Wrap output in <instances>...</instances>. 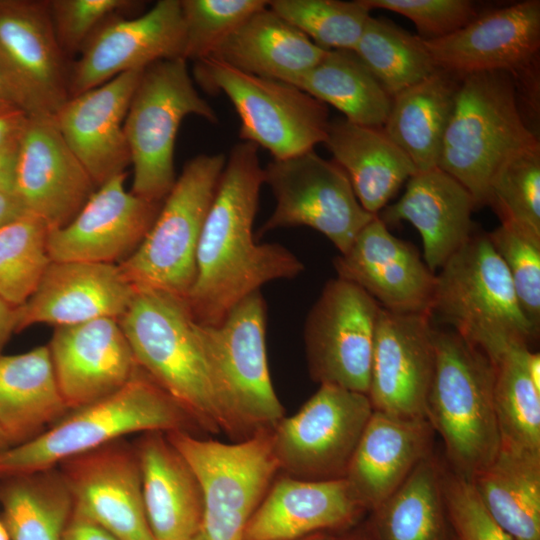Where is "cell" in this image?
<instances>
[{"label":"cell","mask_w":540,"mask_h":540,"mask_svg":"<svg viewBox=\"0 0 540 540\" xmlns=\"http://www.w3.org/2000/svg\"><path fill=\"white\" fill-rule=\"evenodd\" d=\"M72 513L57 467L0 476V516L9 540H62Z\"/></svg>","instance_id":"cell-36"},{"label":"cell","mask_w":540,"mask_h":540,"mask_svg":"<svg viewBox=\"0 0 540 540\" xmlns=\"http://www.w3.org/2000/svg\"><path fill=\"white\" fill-rule=\"evenodd\" d=\"M53 118L28 117L18 139L14 193L50 230L68 224L95 191Z\"/></svg>","instance_id":"cell-21"},{"label":"cell","mask_w":540,"mask_h":540,"mask_svg":"<svg viewBox=\"0 0 540 540\" xmlns=\"http://www.w3.org/2000/svg\"><path fill=\"white\" fill-rule=\"evenodd\" d=\"M538 139L520 110L514 77L503 71L460 78L438 167L456 179L476 207L486 205L490 182L512 154Z\"/></svg>","instance_id":"cell-6"},{"label":"cell","mask_w":540,"mask_h":540,"mask_svg":"<svg viewBox=\"0 0 540 540\" xmlns=\"http://www.w3.org/2000/svg\"><path fill=\"white\" fill-rule=\"evenodd\" d=\"M487 236L507 268L524 315L539 332L540 240L505 224Z\"/></svg>","instance_id":"cell-44"},{"label":"cell","mask_w":540,"mask_h":540,"mask_svg":"<svg viewBox=\"0 0 540 540\" xmlns=\"http://www.w3.org/2000/svg\"><path fill=\"white\" fill-rule=\"evenodd\" d=\"M118 321L138 366L195 425L211 433L238 436L220 398L197 322L184 298L135 288Z\"/></svg>","instance_id":"cell-2"},{"label":"cell","mask_w":540,"mask_h":540,"mask_svg":"<svg viewBox=\"0 0 540 540\" xmlns=\"http://www.w3.org/2000/svg\"><path fill=\"white\" fill-rule=\"evenodd\" d=\"M50 229L25 213L0 229V298L20 307L33 294L51 260Z\"/></svg>","instance_id":"cell-40"},{"label":"cell","mask_w":540,"mask_h":540,"mask_svg":"<svg viewBox=\"0 0 540 540\" xmlns=\"http://www.w3.org/2000/svg\"><path fill=\"white\" fill-rule=\"evenodd\" d=\"M184 48L180 0H160L137 17L114 16L89 38L69 69V98L123 73L184 58Z\"/></svg>","instance_id":"cell-17"},{"label":"cell","mask_w":540,"mask_h":540,"mask_svg":"<svg viewBox=\"0 0 540 540\" xmlns=\"http://www.w3.org/2000/svg\"><path fill=\"white\" fill-rule=\"evenodd\" d=\"M372 412L366 394L321 384L297 413L272 428L279 469L307 480L344 478Z\"/></svg>","instance_id":"cell-13"},{"label":"cell","mask_w":540,"mask_h":540,"mask_svg":"<svg viewBox=\"0 0 540 540\" xmlns=\"http://www.w3.org/2000/svg\"><path fill=\"white\" fill-rule=\"evenodd\" d=\"M327 51L267 6L247 18L209 56L243 72L295 85Z\"/></svg>","instance_id":"cell-30"},{"label":"cell","mask_w":540,"mask_h":540,"mask_svg":"<svg viewBox=\"0 0 540 540\" xmlns=\"http://www.w3.org/2000/svg\"><path fill=\"white\" fill-rule=\"evenodd\" d=\"M335 533L321 532L306 536L298 540H332Z\"/></svg>","instance_id":"cell-56"},{"label":"cell","mask_w":540,"mask_h":540,"mask_svg":"<svg viewBox=\"0 0 540 540\" xmlns=\"http://www.w3.org/2000/svg\"><path fill=\"white\" fill-rule=\"evenodd\" d=\"M442 469L431 452L392 495L371 511L369 523L378 540H452Z\"/></svg>","instance_id":"cell-35"},{"label":"cell","mask_w":540,"mask_h":540,"mask_svg":"<svg viewBox=\"0 0 540 540\" xmlns=\"http://www.w3.org/2000/svg\"><path fill=\"white\" fill-rule=\"evenodd\" d=\"M470 480L489 514L514 540H540V455L499 448Z\"/></svg>","instance_id":"cell-34"},{"label":"cell","mask_w":540,"mask_h":540,"mask_svg":"<svg viewBox=\"0 0 540 540\" xmlns=\"http://www.w3.org/2000/svg\"><path fill=\"white\" fill-rule=\"evenodd\" d=\"M25 213L14 192H0V229Z\"/></svg>","instance_id":"cell-51"},{"label":"cell","mask_w":540,"mask_h":540,"mask_svg":"<svg viewBox=\"0 0 540 540\" xmlns=\"http://www.w3.org/2000/svg\"><path fill=\"white\" fill-rule=\"evenodd\" d=\"M264 183L271 188L276 204L259 235L278 228L308 226L344 254L376 216L361 206L344 170L314 150L273 159L264 168Z\"/></svg>","instance_id":"cell-12"},{"label":"cell","mask_w":540,"mask_h":540,"mask_svg":"<svg viewBox=\"0 0 540 540\" xmlns=\"http://www.w3.org/2000/svg\"><path fill=\"white\" fill-rule=\"evenodd\" d=\"M367 510L345 478L275 480L251 517L245 540H298L345 531Z\"/></svg>","instance_id":"cell-26"},{"label":"cell","mask_w":540,"mask_h":540,"mask_svg":"<svg viewBox=\"0 0 540 540\" xmlns=\"http://www.w3.org/2000/svg\"><path fill=\"white\" fill-rule=\"evenodd\" d=\"M18 139L0 149V192H14Z\"/></svg>","instance_id":"cell-50"},{"label":"cell","mask_w":540,"mask_h":540,"mask_svg":"<svg viewBox=\"0 0 540 540\" xmlns=\"http://www.w3.org/2000/svg\"><path fill=\"white\" fill-rule=\"evenodd\" d=\"M134 447L154 540L192 539L203 523V497L192 468L164 432L143 433Z\"/></svg>","instance_id":"cell-29"},{"label":"cell","mask_w":540,"mask_h":540,"mask_svg":"<svg viewBox=\"0 0 540 540\" xmlns=\"http://www.w3.org/2000/svg\"><path fill=\"white\" fill-rule=\"evenodd\" d=\"M323 143L347 174L361 206L373 215L417 172L382 127L336 119L329 122Z\"/></svg>","instance_id":"cell-31"},{"label":"cell","mask_w":540,"mask_h":540,"mask_svg":"<svg viewBox=\"0 0 540 540\" xmlns=\"http://www.w3.org/2000/svg\"><path fill=\"white\" fill-rule=\"evenodd\" d=\"M47 3L56 38L65 56L79 54L107 20L141 5L133 0H50Z\"/></svg>","instance_id":"cell-45"},{"label":"cell","mask_w":540,"mask_h":540,"mask_svg":"<svg viewBox=\"0 0 540 540\" xmlns=\"http://www.w3.org/2000/svg\"><path fill=\"white\" fill-rule=\"evenodd\" d=\"M214 380L239 437L272 429L284 408L275 393L266 355V303L256 291L218 325L197 322Z\"/></svg>","instance_id":"cell-11"},{"label":"cell","mask_w":540,"mask_h":540,"mask_svg":"<svg viewBox=\"0 0 540 540\" xmlns=\"http://www.w3.org/2000/svg\"><path fill=\"white\" fill-rule=\"evenodd\" d=\"M333 264L337 277L359 286L381 308L431 316L436 275L410 243L390 233L378 215Z\"/></svg>","instance_id":"cell-22"},{"label":"cell","mask_w":540,"mask_h":540,"mask_svg":"<svg viewBox=\"0 0 540 540\" xmlns=\"http://www.w3.org/2000/svg\"><path fill=\"white\" fill-rule=\"evenodd\" d=\"M460 78L438 69L393 96L382 128L410 158L417 172L438 167Z\"/></svg>","instance_id":"cell-33"},{"label":"cell","mask_w":540,"mask_h":540,"mask_svg":"<svg viewBox=\"0 0 540 540\" xmlns=\"http://www.w3.org/2000/svg\"><path fill=\"white\" fill-rule=\"evenodd\" d=\"M0 70L30 118H53L69 99L47 1H0Z\"/></svg>","instance_id":"cell-15"},{"label":"cell","mask_w":540,"mask_h":540,"mask_svg":"<svg viewBox=\"0 0 540 540\" xmlns=\"http://www.w3.org/2000/svg\"><path fill=\"white\" fill-rule=\"evenodd\" d=\"M48 348L69 410L115 393L140 370L116 318L55 327Z\"/></svg>","instance_id":"cell-23"},{"label":"cell","mask_w":540,"mask_h":540,"mask_svg":"<svg viewBox=\"0 0 540 540\" xmlns=\"http://www.w3.org/2000/svg\"><path fill=\"white\" fill-rule=\"evenodd\" d=\"M525 367L532 384L540 392V354L528 349L525 354Z\"/></svg>","instance_id":"cell-54"},{"label":"cell","mask_w":540,"mask_h":540,"mask_svg":"<svg viewBox=\"0 0 540 540\" xmlns=\"http://www.w3.org/2000/svg\"><path fill=\"white\" fill-rule=\"evenodd\" d=\"M0 540H9L7 531L0 516Z\"/></svg>","instance_id":"cell-58"},{"label":"cell","mask_w":540,"mask_h":540,"mask_svg":"<svg viewBox=\"0 0 540 540\" xmlns=\"http://www.w3.org/2000/svg\"><path fill=\"white\" fill-rule=\"evenodd\" d=\"M486 205L501 220L540 240V143L509 156L494 174Z\"/></svg>","instance_id":"cell-41"},{"label":"cell","mask_w":540,"mask_h":540,"mask_svg":"<svg viewBox=\"0 0 540 540\" xmlns=\"http://www.w3.org/2000/svg\"><path fill=\"white\" fill-rule=\"evenodd\" d=\"M190 540H205V537H204V535H203V533L201 531L199 534H197L195 537H193Z\"/></svg>","instance_id":"cell-59"},{"label":"cell","mask_w":540,"mask_h":540,"mask_svg":"<svg viewBox=\"0 0 540 540\" xmlns=\"http://www.w3.org/2000/svg\"><path fill=\"white\" fill-rule=\"evenodd\" d=\"M191 114L217 122L215 111L194 86L187 60H161L143 70L124 121L133 194L163 202L176 181L177 132Z\"/></svg>","instance_id":"cell-8"},{"label":"cell","mask_w":540,"mask_h":540,"mask_svg":"<svg viewBox=\"0 0 540 540\" xmlns=\"http://www.w3.org/2000/svg\"><path fill=\"white\" fill-rule=\"evenodd\" d=\"M442 484L452 540H514L489 514L470 479L443 465Z\"/></svg>","instance_id":"cell-46"},{"label":"cell","mask_w":540,"mask_h":540,"mask_svg":"<svg viewBox=\"0 0 540 540\" xmlns=\"http://www.w3.org/2000/svg\"><path fill=\"white\" fill-rule=\"evenodd\" d=\"M142 72L123 73L70 97L53 117L96 187L131 164L124 121Z\"/></svg>","instance_id":"cell-24"},{"label":"cell","mask_w":540,"mask_h":540,"mask_svg":"<svg viewBox=\"0 0 540 540\" xmlns=\"http://www.w3.org/2000/svg\"><path fill=\"white\" fill-rule=\"evenodd\" d=\"M197 83L208 92H223L239 118L242 141L286 159L323 143L329 125L324 103L299 87L243 72L213 56L194 61Z\"/></svg>","instance_id":"cell-10"},{"label":"cell","mask_w":540,"mask_h":540,"mask_svg":"<svg viewBox=\"0 0 540 540\" xmlns=\"http://www.w3.org/2000/svg\"><path fill=\"white\" fill-rule=\"evenodd\" d=\"M372 10L386 9L410 19L419 37L434 40L463 28L479 14L469 0H363Z\"/></svg>","instance_id":"cell-47"},{"label":"cell","mask_w":540,"mask_h":540,"mask_svg":"<svg viewBox=\"0 0 540 540\" xmlns=\"http://www.w3.org/2000/svg\"><path fill=\"white\" fill-rule=\"evenodd\" d=\"M332 540H378L369 521L365 524H357L345 531L334 534Z\"/></svg>","instance_id":"cell-53"},{"label":"cell","mask_w":540,"mask_h":540,"mask_svg":"<svg viewBox=\"0 0 540 540\" xmlns=\"http://www.w3.org/2000/svg\"><path fill=\"white\" fill-rule=\"evenodd\" d=\"M16 326L17 308L0 298V354L11 335L16 333Z\"/></svg>","instance_id":"cell-52"},{"label":"cell","mask_w":540,"mask_h":540,"mask_svg":"<svg viewBox=\"0 0 540 540\" xmlns=\"http://www.w3.org/2000/svg\"><path fill=\"white\" fill-rule=\"evenodd\" d=\"M185 27L184 59L197 61L255 12L268 6L264 0H180Z\"/></svg>","instance_id":"cell-43"},{"label":"cell","mask_w":540,"mask_h":540,"mask_svg":"<svg viewBox=\"0 0 540 540\" xmlns=\"http://www.w3.org/2000/svg\"><path fill=\"white\" fill-rule=\"evenodd\" d=\"M268 6L324 50H354L371 11L363 0H274Z\"/></svg>","instance_id":"cell-42"},{"label":"cell","mask_w":540,"mask_h":540,"mask_svg":"<svg viewBox=\"0 0 540 540\" xmlns=\"http://www.w3.org/2000/svg\"><path fill=\"white\" fill-rule=\"evenodd\" d=\"M27 119L28 116L20 108L0 109V149L19 137Z\"/></svg>","instance_id":"cell-49"},{"label":"cell","mask_w":540,"mask_h":540,"mask_svg":"<svg viewBox=\"0 0 540 540\" xmlns=\"http://www.w3.org/2000/svg\"><path fill=\"white\" fill-rule=\"evenodd\" d=\"M166 436L200 484L205 540H245L247 525L280 470L272 429L237 443L201 439L185 430Z\"/></svg>","instance_id":"cell-9"},{"label":"cell","mask_w":540,"mask_h":540,"mask_svg":"<svg viewBox=\"0 0 540 540\" xmlns=\"http://www.w3.org/2000/svg\"><path fill=\"white\" fill-rule=\"evenodd\" d=\"M431 320L427 313L380 309L367 392L373 410L402 418H426L435 368Z\"/></svg>","instance_id":"cell-19"},{"label":"cell","mask_w":540,"mask_h":540,"mask_svg":"<svg viewBox=\"0 0 540 540\" xmlns=\"http://www.w3.org/2000/svg\"><path fill=\"white\" fill-rule=\"evenodd\" d=\"M194 422L141 368L115 393L69 410L36 437L0 451V476L32 473L133 433L185 430Z\"/></svg>","instance_id":"cell-3"},{"label":"cell","mask_w":540,"mask_h":540,"mask_svg":"<svg viewBox=\"0 0 540 540\" xmlns=\"http://www.w3.org/2000/svg\"><path fill=\"white\" fill-rule=\"evenodd\" d=\"M59 469L73 512L119 540H154L143 502L137 452L124 439L71 457Z\"/></svg>","instance_id":"cell-18"},{"label":"cell","mask_w":540,"mask_h":540,"mask_svg":"<svg viewBox=\"0 0 540 540\" xmlns=\"http://www.w3.org/2000/svg\"><path fill=\"white\" fill-rule=\"evenodd\" d=\"M434 433L426 418L373 410L344 476L367 511L392 495L432 452Z\"/></svg>","instance_id":"cell-27"},{"label":"cell","mask_w":540,"mask_h":540,"mask_svg":"<svg viewBox=\"0 0 540 540\" xmlns=\"http://www.w3.org/2000/svg\"><path fill=\"white\" fill-rule=\"evenodd\" d=\"M68 411L48 346L0 354V429L10 446L36 437Z\"/></svg>","instance_id":"cell-32"},{"label":"cell","mask_w":540,"mask_h":540,"mask_svg":"<svg viewBox=\"0 0 540 540\" xmlns=\"http://www.w3.org/2000/svg\"><path fill=\"white\" fill-rule=\"evenodd\" d=\"M295 86L364 126L383 127L393 100L353 50H328Z\"/></svg>","instance_id":"cell-37"},{"label":"cell","mask_w":540,"mask_h":540,"mask_svg":"<svg viewBox=\"0 0 540 540\" xmlns=\"http://www.w3.org/2000/svg\"><path fill=\"white\" fill-rule=\"evenodd\" d=\"M353 51L392 97L438 70L419 36L384 18H368Z\"/></svg>","instance_id":"cell-39"},{"label":"cell","mask_w":540,"mask_h":540,"mask_svg":"<svg viewBox=\"0 0 540 540\" xmlns=\"http://www.w3.org/2000/svg\"><path fill=\"white\" fill-rule=\"evenodd\" d=\"M470 193L452 176L432 168L416 172L402 197L382 209L385 224L410 222L420 233L424 262L435 272L473 235Z\"/></svg>","instance_id":"cell-28"},{"label":"cell","mask_w":540,"mask_h":540,"mask_svg":"<svg viewBox=\"0 0 540 540\" xmlns=\"http://www.w3.org/2000/svg\"><path fill=\"white\" fill-rule=\"evenodd\" d=\"M225 162L221 153L200 154L184 165L141 244L117 264L134 288L187 297L196 277L202 227Z\"/></svg>","instance_id":"cell-7"},{"label":"cell","mask_w":540,"mask_h":540,"mask_svg":"<svg viewBox=\"0 0 540 540\" xmlns=\"http://www.w3.org/2000/svg\"><path fill=\"white\" fill-rule=\"evenodd\" d=\"M10 447L9 442L7 438L5 437L4 433L0 429V451Z\"/></svg>","instance_id":"cell-57"},{"label":"cell","mask_w":540,"mask_h":540,"mask_svg":"<svg viewBox=\"0 0 540 540\" xmlns=\"http://www.w3.org/2000/svg\"><path fill=\"white\" fill-rule=\"evenodd\" d=\"M423 40V39H422ZM438 69L464 75L503 71L536 91L540 1L526 0L478 15L442 38L423 40Z\"/></svg>","instance_id":"cell-16"},{"label":"cell","mask_w":540,"mask_h":540,"mask_svg":"<svg viewBox=\"0 0 540 540\" xmlns=\"http://www.w3.org/2000/svg\"><path fill=\"white\" fill-rule=\"evenodd\" d=\"M435 368L426 418L444 443L446 466L471 479L500 448L494 365L453 330L434 328Z\"/></svg>","instance_id":"cell-5"},{"label":"cell","mask_w":540,"mask_h":540,"mask_svg":"<svg viewBox=\"0 0 540 540\" xmlns=\"http://www.w3.org/2000/svg\"><path fill=\"white\" fill-rule=\"evenodd\" d=\"M264 169L258 147L236 144L226 158L198 242L196 277L185 298L194 320L220 324L229 312L264 284L298 276L304 266L288 249L257 244L253 224Z\"/></svg>","instance_id":"cell-1"},{"label":"cell","mask_w":540,"mask_h":540,"mask_svg":"<svg viewBox=\"0 0 540 540\" xmlns=\"http://www.w3.org/2000/svg\"><path fill=\"white\" fill-rule=\"evenodd\" d=\"M430 314L492 363L511 347H528L539 333L524 315L487 234H473L440 268Z\"/></svg>","instance_id":"cell-4"},{"label":"cell","mask_w":540,"mask_h":540,"mask_svg":"<svg viewBox=\"0 0 540 540\" xmlns=\"http://www.w3.org/2000/svg\"><path fill=\"white\" fill-rule=\"evenodd\" d=\"M381 306L359 286L336 277L312 306L304 328L311 378L367 395Z\"/></svg>","instance_id":"cell-14"},{"label":"cell","mask_w":540,"mask_h":540,"mask_svg":"<svg viewBox=\"0 0 540 540\" xmlns=\"http://www.w3.org/2000/svg\"><path fill=\"white\" fill-rule=\"evenodd\" d=\"M126 176L123 172L101 184L68 224L49 231L51 261L119 264L138 248L162 202L127 191Z\"/></svg>","instance_id":"cell-20"},{"label":"cell","mask_w":540,"mask_h":540,"mask_svg":"<svg viewBox=\"0 0 540 540\" xmlns=\"http://www.w3.org/2000/svg\"><path fill=\"white\" fill-rule=\"evenodd\" d=\"M134 292L117 264L51 261L33 294L17 307L16 333L40 323L58 327L118 319Z\"/></svg>","instance_id":"cell-25"},{"label":"cell","mask_w":540,"mask_h":540,"mask_svg":"<svg viewBox=\"0 0 540 540\" xmlns=\"http://www.w3.org/2000/svg\"><path fill=\"white\" fill-rule=\"evenodd\" d=\"M6 107L20 108L10 86L0 70V109Z\"/></svg>","instance_id":"cell-55"},{"label":"cell","mask_w":540,"mask_h":540,"mask_svg":"<svg viewBox=\"0 0 540 540\" xmlns=\"http://www.w3.org/2000/svg\"><path fill=\"white\" fill-rule=\"evenodd\" d=\"M527 346H514L493 363L494 407L500 448L540 455V392L525 367Z\"/></svg>","instance_id":"cell-38"},{"label":"cell","mask_w":540,"mask_h":540,"mask_svg":"<svg viewBox=\"0 0 540 540\" xmlns=\"http://www.w3.org/2000/svg\"><path fill=\"white\" fill-rule=\"evenodd\" d=\"M62 540H119L101 525L75 512L72 513Z\"/></svg>","instance_id":"cell-48"}]
</instances>
